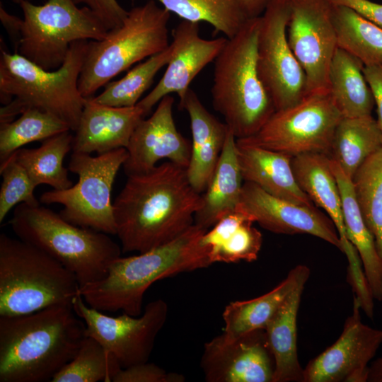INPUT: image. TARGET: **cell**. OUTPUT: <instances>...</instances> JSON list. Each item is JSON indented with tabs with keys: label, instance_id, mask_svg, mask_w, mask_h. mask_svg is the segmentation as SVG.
<instances>
[{
	"label": "cell",
	"instance_id": "cell-1",
	"mask_svg": "<svg viewBox=\"0 0 382 382\" xmlns=\"http://www.w3.org/2000/svg\"><path fill=\"white\" fill-rule=\"evenodd\" d=\"M202 203L187 168L173 162L127 176L113 202L122 253H144L176 238L194 224Z\"/></svg>",
	"mask_w": 382,
	"mask_h": 382
},
{
	"label": "cell",
	"instance_id": "cell-2",
	"mask_svg": "<svg viewBox=\"0 0 382 382\" xmlns=\"http://www.w3.org/2000/svg\"><path fill=\"white\" fill-rule=\"evenodd\" d=\"M85 330L69 305L0 316V382L51 381L76 354Z\"/></svg>",
	"mask_w": 382,
	"mask_h": 382
},
{
	"label": "cell",
	"instance_id": "cell-3",
	"mask_svg": "<svg viewBox=\"0 0 382 382\" xmlns=\"http://www.w3.org/2000/svg\"><path fill=\"white\" fill-rule=\"evenodd\" d=\"M207 230L194 224L173 241L138 255L119 257L106 276L80 286L79 294L91 307L102 312L141 314L143 298L158 280L212 265L201 238Z\"/></svg>",
	"mask_w": 382,
	"mask_h": 382
},
{
	"label": "cell",
	"instance_id": "cell-4",
	"mask_svg": "<svg viewBox=\"0 0 382 382\" xmlns=\"http://www.w3.org/2000/svg\"><path fill=\"white\" fill-rule=\"evenodd\" d=\"M89 42H73L62 66L51 71L1 48L0 100L4 106L0 109V123L14 120L29 108H37L59 117L74 132L86 101L78 81Z\"/></svg>",
	"mask_w": 382,
	"mask_h": 382
},
{
	"label": "cell",
	"instance_id": "cell-5",
	"mask_svg": "<svg viewBox=\"0 0 382 382\" xmlns=\"http://www.w3.org/2000/svg\"><path fill=\"white\" fill-rule=\"evenodd\" d=\"M260 16L249 18L214 60L212 105L236 139L255 134L275 112L256 66Z\"/></svg>",
	"mask_w": 382,
	"mask_h": 382
},
{
	"label": "cell",
	"instance_id": "cell-6",
	"mask_svg": "<svg viewBox=\"0 0 382 382\" xmlns=\"http://www.w3.org/2000/svg\"><path fill=\"white\" fill-rule=\"evenodd\" d=\"M9 224L18 238L71 272L80 286L103 279L122 252L109 234L73 224L40 204H19Z\"/></svg>",
	"mask_w": 382,
	"mask_h": 382
},
{
	"label": "cell",
	"instance_id": "cell-7",
	"mask_svg": "<svg viewBox=\"0 0 382 382\" xmlns=\"http://www.w3.org/2000/svg\"><path fill=\"white\" fill-rule=\"evenodd\" d=\"M80 285L75 275L36 246L0 234V316L72 306Z\"/></svg>",
	"mask_w": 382,
	"mask_h": 382
},
{
	"label": "cell",
	"instance_id": "cell-8",
	"mask_svg": "<svg viewBox=\"0 0 382 382\" xmlns=\"http://www.w3.org/2000/svg\"><path fill=\"white\" fill-rule=\"evenodd\" d=\"M170 13L155 0L132 8L100 40H90L78 87L85 98L131 66L165 50Z\"/></svg>",
	"mask_w": 382,
	"mask_h": 382
},
{
	"label": "cell",
	"instance_id": "cell-9",
	"mask_svg": "<svg viewBox=\"0 0 382 382\" xmlns=\"http://www.w3.org/2000/svg\"><path fill=\"white\" fill-rule=\"evenodd\" d=\"M19 5L23 18L16 52L46 70L62 66L73 42L100 40L108 31L91 8H79L74 0L42 5L23 0Z\"/></svg>",
	"mask_w": 382,
	"mask_h": 382
},
{
	"label": "cell",
	"instance_id": "cell-10",
	"mask_svg": "<svg viewBox=\"0 0 382 382\" xmlns=\"http://www.w3.org/2000/svg\"><path fill=\"white\" fill-rule=\"evenodd\" d=\"M127 157L125 148L96 156L72 152L68 169L78 175V182L65 190L43 192L40 202L62 205L60 215L73 224L116 235L112 191Z\"/></svg>",
	"mask_w": 382,
	"mask_h": 382
},
{
	"label": "cell",
	"instance_id": "cell-11",
	"mask_svg": "<svg viewBox=\"0 0 382 382\" xmlns=\"http://www.w3.org/2000/svg\"><path fill=\"white\" fill-rule=\"evenodd\" d=\"M342 117L329 89L313 91L294 105L275 110L253 136L237 139L291 157L306 153L329 156Z\"/></svg>",
	"mask_w": 382,
	"mask_h": 382
},
{
	"label": "cell",
	"instance_id": "cell-12",
	"mask_svg": "<svg viewBox=\"0 0 382 382\" xmlns=\"http://www.w3.org/2000/svg\"><path fill=\"white\" fill-rule=\"evenodd\" d=\"M290 12L289 0H272L260 16L256 66L275 110L294 105L308 94L306 73L287 40Z\"/></svg>",
	"mask_w": 382,
	"mask_h": 382
},
{
	"label": "cell",
	"instance_id": "cell-13",
	"mask_svg": "<svg viewBox=\"0 0 382 382\" xmlns=\"http://www.w3.org/2000/svg\"><path fill=\"white\" fill-rule=\"evenodd\" d=\"M72 307L85 323L86 336L98 341L115 357L122 368L148 361L168 313L167 303L157 299L146 304L141 316L123 313L112 317L89 306L79 294L73 299Z\"/></svg>",
	"mask_w": 382,
	"mask_h": 382
},
{
	"label": "cell",
	"instance_id": "cell-14",
	"mask_svg": "<svg viewBox=\"0 0 382 382\" xmlns=\"http://www.w3.org/2000/svg\"><path fill=\"white\" fill-rule=\"evenodd\" d=\"M289 45L307 78L308 93L329 89L330 63L337 47L332 5L327 0H289Z\"/></svg>",
	"mask_w": 382,
	"mask_h": 382
},
{
	"label": "cell",
	"instance_id": "cell-15",
	"mask_svg": "<svg viewBox=\"0 0 382 382\" xmlns=\"http://www.w3.org/2000/svg\"><path fill=\"white\" fill-rule=\"evenodd\" d=\"M354 296L352 313L339 338L303 368V382H366L369 363L382 344V330L364 324Z\"/></svg>",
	"mask_w": 382,
	"mask_h": 382
},
{
	"label": "cell",
	"instance_id": "cell-16",
	"mask_svg": "<svg viewBox=\"0 0 382 382\" xmlns=\"http://www.w3.org/2000/svg\"><path fill=\"white\" fill-rule=\"evenodd\" d=\"M201 369L207 382H273L274 359L265 329L231 340L221 335L204 345Z\"/></svg>",
	"mask_w": 382,
	"mask_h": 382
},
{
	"label": "cell",
	"instance_id": "cell-17",
	"mask_svg": "<svg viewBox=\"0 0 382 382\" xmlns=\"http://www.w3.org/2000/svg\"><path fill=\"white\" fill-rule=\"evenodd\" d=\"M174 102L171 95L164 96L151 115L143 118L135 127L122 166L127 176L147 173L163 159L187 168L191 142L177 129L173 113Z\"/></svg>",
	"mask_w": 382,
	"mask_h": 382
},
{
	"label": "cell",
	"instance_id": "cell-18",
	"mask_svg": "<svg viewBox=\"0 0 382 382\" xmlns=\"http://www.w3.org/2000/svg\"><path fill=\"white\" fill-rule=\"evenodd\" d=\"M199 23L182 20L173 32V52L166 71L156 86L137 103L146 116L166 96L175 93L180 101L194 79L214 62L227 39H204L199 36Z\"/></svg>",
	"mask_w": 382,
	"mask_h": 382
},
{
	"label": "cell",
	"instance_id": "cell-19",
	"mask_svg": "<svg viewBox=\"0 0 382 382\" xmlns=\"http://www.w3.org/2000/svg\"><path fill=\"white\" fill-rule=\"evenodd\" d=\"M241 207L262 228L276 233H307L342 251V245L332 219L314 205L306 206L274 197L255 184L244 182Z\"/></svg>",
	"mask_w": 382,
	"mask_h": 382
},
{
	"label": "cell",
	"instance_id": "cell-20",
	"mask_svg": "<svg viewBox=\"0 0 382 382\" xmlns=\"http://www.w3.org/2000/svg\"><path fill=\"white\" fill-rule=\"evenodd\" d=\"M296 183L313 203L324 209L338 232L342 252L347 257V275L358 279L364 274L359 253L347 239L339 186L332 171L330 158L325 154L306 153L291 158Z\"/></svg>",
	"mask_w": 382,
	"mask_h": 382
},
{
	"label": "cell",
	"instance_id": "cell-21",
	"mask_svg": "<svg viewBox=\"0 0 382 382\" xmlns=\"http://www.w3.org/2000/svg\"><path fill=\"white\" fill-rule=\"evenodd\" d=\"M146 117L139 106L114 107L86 98L72 142V152L91 154L127 148L139 122Z\"/></svg>",
	"mask_w": 382,
	"mask_h": 382
},
{
	"label": "cell",
	"instance_id": "cell-22",
	"mask_svg": "<svg viewBox=\"0 0 382 382\" xmlns=\"http://www.w3.org/2000/svg\"><path fill=\"white\" fill-rule=\"evenodd\" d=\"M179 106L189 116L192 132L188 180L199 193L208 187L221 154L228 127L209 112L197 93L190 88Z\"/></svg>",
	"mask_w": 382,
	"mask_h": 382
},
{
	"label": "cell",
	"instance_id": "cell-23",
	"mask_svg": "<svg viewBox=\"0 0 382 382\" xmlns=\"http://www.w3.org/2000/svg\"><path fill=\"white\" fill-rule=\"evenodd\" d=\"M236 150L244 182L255 184L274 197L295 204L313 205L296 183L292 157L237 139Z\"/></svg>",
	"mask_w": 382,
	"mask_h": 382
},
{
	"label": "cell",
	"instance_id": "cell-24",
	"mask_svg": "<svg viewBox=\"0 0 382 382\" xmlns=\"http://www.w3.org/2000/svg\"><path fill=\"white\" fill-rule=\"evenodd\" d=\"M255 220L239 204L221 218L201 238L212 264L253 262L257 259L262 243Z\"/></svg>",
	"mask_w": 382,
	"mask_h": 382
},
{
	"label": "cell",
	"instance_id": "cell-25",
	"mask_svg": "<svg viewBox=\"0 0 382 382\" xmlns=\"http://www.w3.org/2000/svg\"><path fill=\"white\" fill-rule=\"evenodd\" d=\"M243 183L236 138L228 129L212 178L202 194V206L195 214L194 224L209 230L221 218L234 211L241 202Z\"/></svg>",
	"mask_w": 382,
	"mask_h": 382
},
{
	"label": "cell",
	"instance_id": "cell-26",
	"mask_svg": "<svg viewBox=\"0 0 382 382\" xmlns=\"http://www.w3.org/2000/svg\"><path fill=\"white\" fill-rule=\"evenodd\" d=\"M306 282H300L290 292L265 328L275 363L273 382L303 381V368L297 353L296 320Z\"/></svg>",
	"mask_w": 382,
	"mask_h": 382
},
{
	"label": "cell",
	"instance_id": "cell-27",
	"mask_svg": "<svg viewBox=\"0 0 382 382\" xmlns=\"http://www.w3.org/2000/svg\"><path fill=\"white\" fill-rule=\"evenodd\" d=\"M310 274L307 266L297 265L270 291L250 300L231 302L222 314V335L231 340L251 331L265 329L286 297L300 282L308 280Z\"/></svg>",
	"mask_w": 382,
	"mask_h": 382
},
{
	"label": "cell",
	"instance_id": "cell-28",
	"mask_svg": "<svg viewBox=\"0 0 382 382\" xmlns=\"http://www.w3.org/2000/svg\"><path fill=\"white\" fill-rule=\"evenodd\" d=\"M342 199L346 235L360 257L366 279L374 299L382 301V257L368 228L354 193L352 179L330 158Z\"/></svg>",
	"mask_w": 382,
	"mask_h": 382
},
{
	"label": "cell",
	"instance_id": "cell-29",
	"mask_svg": "<svg viewBox=\"0 0 382 382\" xmlns=\"http://www.w3.org/2000/svg\"><path fill=\"white\" fill-rule=\"evenodd\" d=\"M364 66L359 59L337 47L329 69V91L344 117L371 115L375 101Z\"/></svg>",
	"mask_w": 382,
	"mask_h": 382
},
{
	"label": "cell",
	"instance_id": "cell-30",
	"mask_svg": "<svg viewBox=\"0 0 382 382\" xmlns=\"http://www.w3.org/2000/svg\"><path fill=\"white\" fill-rule=\"evenodd\" d=\"M382 147V132L371 115L342 117L334 134L329 157L351 179L358 168Z\"/></svg>",
	"mask_w": 382,
	"mask_h": 382
},
{
	"label": "cell",
	"instance_id": "cell-31",
	"mask_svg": "<svg viewBox=\"0 0 382 382\" xmlns=\"http://www.w3.org/2000/svg\"><path fill=\"white\" fill-rule=\"evenodd\" d=\"M73 138L69 130L44 140L37 148H21L15 151L17 161L36 187L45 184L62 190L73 185L69 169L63 165L66 155L72 150Z\"/></svg>",
	"mask_w": 382,
	"mask_h": 382
},
{
	"label": "cell",
	"instance_id": "cell-32",
	"mask_svg": "<svg viewBox=\"0 0 382 382\" xmlns=\"http://www.w3.org/2000/svg\"><path fill=\"white\" fill-rule=\"evenodd\" d=\"M332 12L337 47L364 66L382 65V28L345 6L332 5Z\"/></svg>",
	"mask_w": 382,
	"mask_h": 382
},
{
	"label": "cell",
	"instance_id": "cell-33",
	"mask_svg": "<svg viewBox=\"0 0 382 382\" xmlns=\"http://www.w3.org/2000/svg\"><path fill=\"white\" fill-rule=\"evenodd\" d=\"M155 1L184 21L209 23L215 33H221L228 39L233 37L250 18L241 0Z\"/></svg>",
	"mask_w": 382,
	"mask_h": 382
},
{
	"label": "cell",
	"instance_id": "cell-34",
	"mask_svg": "<svg viewBox=\"0 0 382 382\" xmlns=\"http://www.w3.org/2000/svg\"><path fill=\"white\" fill-rule=\"evenodd\" d=\"M69 130L68 125L55 115L40 109L29 108L18 118L0 123V162L25 144L43 141Z\"/></svg>",
	"mask_w": 382,
	"mask_h": 382
},
{
	"label": "cell",
	"instance_id": "cell-35",
	"mask_svg": "<svg viewBox=\"0 0 382 382\" xmlns=\"http://www.w3.org/2000/svg\"><path fill=\"white\" fill-rule=\"evenodd\" d=\"M352 182L364 220L382 257V147L363 162Z\"/></svg>",
	"mask_w": 382,
	"mask_h": 382
},
{
	"label": "cell",
	"instance_id": "cell-36",
	"mask_svg": "<svg viewBox=\"0 0 382 382\" xmlns=\"http://www.w3.org/2000/svg\"><path fill=\"white\" fill-rule=\"evenodd\" d=\"M173 52V46L170 42L165 50L138 64L119 80L108 83L103 91L93 99L98 103L114 107L137 105L152 84L156 74L167 65Z\"/></svg>",
	"mask_w": 382,
	"mask_h": 382
},
{
	"label": "cell",
	"instance_id": "cell-37",
	"mask_svg": "<svg viewBox=\"0 0 382 382\" xmlns=\"http://www.w3.org/2000/svg\"><path fill=\"white\" fill-rule=\"evenodd\" d=\"M122 369L115 357L98 341L85 336L79 349L52 382H112Z\"/></svg>",
	"mask_w": 382,
	"mask_h": 382
},
{
	"label": "cell",
	"instance_id": "cell-38",
	"mask_svg": "<svg viewBox=\"0 0 382 382\" xmlns=\"http://www.w3.org/2000/svg\"><path fill=\"white\" fill-rule=\"evenodd\" d=\"M2 182L0 189V223L10 210L21 203L40 204L34 195L36 186L23 167L17 161L15 152L0 162Z\"/></svg>",
	"mask_w": 382,
	"mask_h": 382
},
{
	"label": "cell",
	"instance_id": "cell-39",
	"mask_svg": "<svg viewBox=\"0 0 382 382\" xmlns=\"http://www.w3.org/2000/svg\"><path fill=\"white\" fill-rule=\"evenodd\" d=\"M185 380L180 374L166 372L160 366L147 361L122 368L112 382H183Z\"/></svg>",
	"mask_w": 382,
	"mask_h": 382
},
{
	"label": "cell",
	"instance_id": "cell-40",
	"mask_svg": "<svg viewBox=\"0 0 382 382\" xmlns=\"http://www.w3.org/2000/svg\"><path fill=\"white\" fill-rule=\"evenodd\" d=\"M76 4H83L91 8L102 21L109 30L119 26L128 11L117 0H74Z\"/></svg>",
	"mask_w": 382,
	"mask_h": 382
},
{
	"label": "cell",
	"instance_id": "cell-41",
	"mask_svg": "<svg viewBox=\"0 0 382 382\" xmlns=\"http://www.w3.org/2000/svg\"><path fill=\"white\" fill-rule=\"evenodd\" d=\"M333 6L347 7L382 28V4L370 0H327Z\"/></svg>",
	"mask_w": 382,
	"mask_h": 382
},
{
	"label": "cell",
	"instance_id": "cell-42",
	"mask_svg": "<svg viewBox=\"0 0 382 382\" xmlns=\"http://www.w3.org/2000/svg\"><path fill=\"white\" fill-rule=\"evenodd\" d=\"M363 71L374 96L377 122L382 132V65L364 66Z\"/></svg>",
	"mask_w": 382,
	"mask_h": 382
},
{
	"label": "cell",
	"instance_id": "cell-43",
	"mask_svg": "<svg viewBox=\"0 0 382 382\" xmlns=\"http://www.w3.org/2000/svg\"><path fill=\"white\" fill-rule=\"evenodd\" d=\"M0 19L3 26L6 28L8 34L15 37L17 40L20 33L23 19L8 13L2 6L1 3L0 4Z\"/></svg>",
	"mask_w": 382,
	"mask_h": 382
},
{
	"label": "cell",
	"instance_id": "cell-44",
	"mask_svg": "<svg viewBox=\"0 0 382 382\" xmlns=\"http://www.w3.org/2000/svg\"><path fill=\"white\" fill-rule=\"evenodd\" d=\"M272 0H241L249 18L260 16Z\"/></svg>",
	"mask_w": 382,
	"mask_h": 382
},
{
	"label": "cell",
	"instance_id": "cell-45",
	"mask_svg": "<svg viewBox=\"0 0 382 382\" xmlns=\"http://www.w3.org/2000/svg\"><path fill=\"white\" fill-rule=\"evenodd\" d=\"M369 382H382V355L369 365Z\"/></svg>",
	"mask_w": 382,
	"mask_h": 382
},
{
	"label": "cell",
	"instance_id": "cell-46",
	"mask_svg": "<svg viewBox=\"0 0 382 382\" xmlns=\"http://www.w3.org/2000/svg\"><path fill=\"white\" fill-rule=\"evenodd\" d=\"M22 1H23V0H12V1H13V3L18 4H19ZM28 1H33V0H28Z\"/></svg>",
	"mask_w": 382,
	"mask_h": 382
}]
</instances>
